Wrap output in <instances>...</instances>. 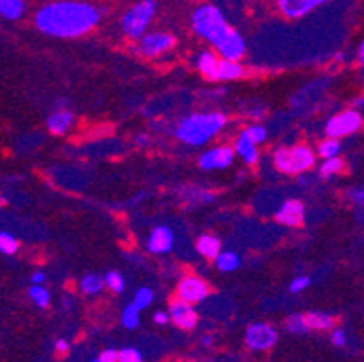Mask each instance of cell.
<instances>
[{"label":"cell","instance_id":"obj_31","mask_svg":"<svg viewBox=\"0 0 364 362\" xmlns=\"http://www.w3.org/2000/svg\"><path fill=\"white\" fill-rule=\"evenodd\" d=\"M152 299H154V294H152L151 288L144 287V288H140V290H138L136 294H134V299H132V304L140 308V310H145V308H147V307H151Z\"/></svg>","mask_w":364,"mask_h":362},{"label":"cell","instance_id":"obj_27","mask_svg":"<svg viewBox=\"0 0 364 362\" xmlns=\"http://www.w3.org/2000/svg\"><path fill=\"white\" fill-rule=\"evenodd\" d=\"M344 171V161L341 158H328L324 159L319 167V176L321 178H330L333 174H339V172Z\"/></svg>","mask_w":364,"mask_h":362},{"label":"cell","instance_id":"obj_1","mask_svg":"<svg viewBox=\"0 0 364 362\" xmlns=\"http://www.w3.org/2000/svg\"><path fill=\"white\" fill-rule=\"evenodd\" d=\"M102 22V9L87 0H53L35 13L38 31L55 38L89 35Z\"/></svg>","mask_w":364,"mask_h":362},{"label":"cell","instance_id":"obj_16","mask_svg":"<svg viewBox=\"0 0 364 362\" xmlns=\"http://www.w3.org/2000/svg\"><path fill=\"white\" fill-rule=\"evenodd\" d=\"M73 122H75V116L73 112L65 111V109H58V111L53 112L48 118V129L51 134L62 136L71 129Z\"/></svg>","mask_w":364,"mask_h":362},{"label":"cell","instance_id":"obj_24","mask_svg":"<svg viewBox=\"0 0 364 362\" xmlns=\"http://www.w3.org/2000/svg\"><path fill=\"white\" fill-rule=\"evenodd\" d=\"M240 257H237L236 252L232 250L221 252L216 259V267L220 268L221 272H234L236 268H240Z\"/></svg>","mask_w":364,"mask_h":362},{"label":"cell","instance_id":"obj_4","mask_svg":"<svg viewBox=\"0 0 364 362\" xmlns=\"http://www.w3.org/2000/svg\"><path fill=\"white\" fill-rule=\"evenodd\" d=\"M156 0H140L134 6H131L122 15L120 20L124 35L131 40H140L141 36L147 35V29L151 26L154 15H156Z\"/></svg>","mask_w":364,"mask_h":362},{"label":"cell","instance_id":"obj_30","mask_svg":"<svg viewBox=\"0 0 364 362\" xmlns=\"http://www.w3.org/2000/svg\"><path fill=\"white\" fill-rule=\"evenodd\" d=\"M122 323L129 330H134L138 323H140V308L134 307V304H129L124 310V315H122Z\"/></svg>","mask_w":364,"mask_h":362},{"label":"cell","instance_id":"obj_5","mask_svg":"<svg viewBox=\"0 0 364 362\" xmlns=\"http://www.w3.org/2000/svg\"><path fill=\"white\" fill-rule=\"evenodd\" d=\"M314 164H316V154L306 145L279 147L274 152V165L283 174H303V172L310 171L314 167Z\"/></svg>","mask_w":364,"mask_h":362},{"label":"cell","instance_id":"obj_33","mask_svg":"<svg viewBox=\"0 0 364 362\" xmlns=\"http://www.w3.org/2000/svg\"><path fill=\"white\" fill-rule=\"evenodd\" d=\"M243 134L252 139L254 144H263L264 139H267V129L263 125H248L243 131Z\"/></svg>","mask_w":364,"mask_h":362},{"label":"cell","instance_id":"obj_32","mask_svg":"<svg viewBox=\"0 0 364 362\" xmlns=\"http://www.w3.org/2000/svg\"><path fill=\"white\" fill-rule=\"evenodd\" d=\"M105 284H107L112 292H117V294H122V292L125 290V279L122 277L120 272H109V274L105 275Z\"/></svg>","mask_w":364,"mask_h":362},{"label":"cell","instance_id":"obj_40","mask_svg":"<svg viewBox=\"0 0 364 362\" xmlns=\"http://www.w3.org/2000/svg\"><path fill=\"white\" fill-rule=\"evenodd\" d=\"M55 350L58 351V353H68L69 351V344H68V341H64V339H60V341H56V344H55Z\"/></svg>","mask_w":364,"mask_h":362},{"label":"cell","instance_id":"obj_15","mask_svg":"<svg viewBox=\"0 0 364 362\" xmlns=\"http://www.w3.org/2000/svg\"><path fill=\"white\" fill-rule=\"evenodd\" d=\"M147 247L151 254H167L174 247V232L168 227H156L149 235Z\"/></svg>","mask_w":364,"mask_h":362},{"label":"cell","instance_id":"obj_42","mask_svg":"<svg viewBox=\"0 0 364 362\" xmlns=\"http://www.w3.org/2000/svg\"><path fill=\"white\" fill-rule=\"evenodd\" d=\"M136 144L138 145H149V144H151V138H149V134H138L136 136Z\"/></svg>","mask_w":364,"mask_h":362},{"label":"cell","instance_id":"obj_37","mask_svg":"<svg viewBox=\"0 0 364 362\" xmlns=\"http://www.w3.org/2000/svg\"><path fill=\"white\" fill-rule=\"evenodd\" d=\"M350 199H352L353 203L355 205H360L363 207L364 205V188H353V191L348 192Z\"/></svg>","mask_w":364,"mask_h":362},{"label":"cell","instance_id":"obj_29","mask_svg":"<svg viewBox=\"0 0 364 362\" xmlns=\"http://www.w3.org/2000/svg\"><path fill=\"white\" fill-rule=\"evenodd\" d=\"M18 239L15 238L13 234H9V232H2L0 234V250H2V254L6 255H13L18 252Z\"/></svg>","mask_w":364,"mask_h":362},{"label":"cell","instance_id":"obj_13","mask_svg":"<svg viewBox=\"0 0 364 362\" xmlns=\"http://www.w3.org/2000/svg\"><path fill=\"white\" fill-rule=\"evenodd\" d=\"M216 51L220 53L225 60H236V62H240L245 56V51H247V42H245L243 35L232 28L230 33L221 40L220 46L216 48Z\"/></svg>","mask_w":364,"mask_h":362},{"label":"cell","instance_id":"obj_7","mask_svg":"<svg viewBox=\"0 0 364 362\" xmlns=\"http://www.w3.org/2000/svg\"><path fill=\"white\" fill-rule=\"evenodd\" d=\"M360 125H363V116H360V112L350 109V111H344L332 116L328 119L326 127H324V132H326L328 138H343V136H350L359 131Z\"/></svg>","mask_w":364,"mask_h":362},{"label":"cell","instance_id":"obj_22","mask_svg":"<svg viewBox=\"0 0 364 362\" xmlns=\"http://www.w3.org/2000/svg\"><path fill=\"white\" fill-rule=\"evenodd\" d=\"M306 324H309L310 330H330V328L336 324V319L328 314H323V312H310L306 314Z\"/></svg>","mask_w":364,"mask_h":362},{"label":"cell","instance_id":"obj_20","mask_svg":"<svg viewBox=\"0 0 364 362\" xmlns=\"http://www.w3.org/2000/svg\"><path fill=\"white\" fill-rule=\"evenodd\" d=\"M221 60L218 58L216 53L213 51H205L201 53L200 58H198V69H200L201 75L205 76L210 82H216V75H218V68H220Z\"/></svg>","mask_w":364,"mask_h":362},{"label":"cell","instance_id":"obj_11","mask_svg":"<svg viewBox=\"0 0 364 362\" xmlns=\"http://www.w3.org/2000/svg\"><path fill=\"white\" fill-rule=\"evenodd\" d=\"M276 2L277 9H279V13L284 18L296 20L303 18V16L312 13L314 9L321 8V6L330 2V0H276Z\"/></svg>","mask_w":364,"mask_h":362},{"label":"cell","instance_id":"obj_34","mask_svg":"<svg viewBox=\"0 0 364 362\" xmlns=\"http://www.w3.org/2000/svg\"><path fill=\"white\" fill-rule=\"evenodd\" d=\"M120 362H141V353L134 348H124L120 351Z\"/></svg>","mask_w":364,"mask_h":362},{"label":"cell","instance_id":"obj_14","mask_svg":"<svg viewBox=\"0 0 364 362\" xmlns=\"http://www.w3.org/2000/svg\"><path fill=\"white\" fill-rule=\"evenodd\" d=\"M277 223L287 225V227H299L304 221V205L299 199H289L281 205L276 214Z\"/></svg>","mask_w":364,"mask_h":362},{"label":"cell","instance_id":"obj_19","mask_svg":"<svg viewBox=\"0 0 364 362\" xmlns=\"http://www.w3.org/2000/svg\"><path fill=\"white\" fill-rule=\"evenodd\" d=\"M196 248L203 257L210 259V261H216L218 255L221 254V241L220 238H216V235L203 234L200 235V239H198Z\"/></svg>","mask_w":364,"mask_h":362},{"label":"cell","instance_id":"obj_6","mask_svg":"<svg viewBox=\"0 0 364 362\" xmlns=\"http://www.w3.org/2000/svg\"><path fill=\"white\" fill-rule=\"evenodd\" d=\"M174 44H176V38H174L172 33L151 31L138 40L136 51L141 56H147V58H156V56L171 51L174 48Z\"/></svg>","mask_w":364,"mask_h":362},{"label":"cell","instance_id":"obj_45","mask_svg":"<svg viewBox=\"0 0 364 362\" xmlns=\"http://www.w3.org/2000/svg\"><path fill=\"white\" fill-rule=\"evenodd\" d=\"M92 362H102V361H100V358H95V361H92Z\"/></svg>","mask_w":364,"mask_h":362},{"label":"cell","instance_id":"obj_38","mask_svg":"<svg viewBox=\"0 0 364 362\" xmlns=\"http://www.w3.org/2000/svg\"><path fill=\"white\" fill-rule=\"evenodd\" d=\"M332 343L339 348H343L344 344H346V334H344V330H333L332 331Z\"/></svg>","mask_w":364,"mask_h":362},{"label":"cell","instance_id":"obj_39","mask_svg":"<svg viewBox=\"0 0 364 362\" xmlns=\"http://www.w3.org/2000/svg\"><path fill=\"white\" fill-rule=\"evenodd\" d=\"M168 321H171V314H167V312H156L154 314V323L160 324V326H165Z\"/></svg>","mask_w":364,"mask_h":362},{"label":"cell","instance_id":"obj_25","mask_svg":"<svg viewBox=\"0 0 364 362\" xmlns=\"http://www.w3.org/2000/svg\"><path fill=\"white\" fill-rule=\"evenodd\" d=\"M29 297L33 299V303L36 304L38 308H48L49 303H51V294L46 287L42 284H33L29 288Z\"/></svg>","mask_w":364,"mask_h":362},{"label":"cell","instance_id":"obj_35","mask_svg":"<svg viewBox=\"0 0 364 362\" xmlns=\"http://www.w3.org/2000/svg\"><path fill=\"white\" fill-rule=\"evenodd\" d=\"M309 284H310V279L304 277V275H301V277H296L292 283H290V292H292V294H299V292L306 290V288H309Z\"/></svg>","mask_w":364,"mask_h":362},{"label":"cell","instance_id":"obj_18","mask_svg":"<svg viewBox=\"0 0 364 362\" xmlns=\"http://www.w3.org/2000/svg\"><path fill=\"white\" fill-rule=\"evenodd\" d=\"M245 76V68L236 62V60H221L220 68H218L216 82H232Z\"/></svg>","mask_w":364,"mask_h":362},{"label":"cell","instance_id":"obj_21","mask_svg":"<svg viewBox=\"0 0 364 362\" xmlns=\"http://www.w3.org/2000/svg\"><path fill=\"white\" fill-rule=\"evenodd\" d=\"M26 13L24 0H0V15L6 20H21Z\"/></svg>","mask_w":364,"mask_h":362},{"label":"cell","instance_id":"obj_36","mask_svg":"<svg viewBox=\"0 0 364 362\" xmlns=\"http://www.w3.org/2000/svg\"><path fill=\"white\" fill-rule=\"evenodd\" d=\"M102 362H120V351L117 350H105L100 355Z\"/></svg>","mask_w":364,"mask_h":362},{"label":"cell","instance_id":"obj_41","mask_svg":"<svg viewBox=\"0 0 364 362\" xmlns=\"http://www.w3.org/2000/svg\"><path fill=\"white\" fill-rule=\"evenodd\" d=\"M31 283H35V284L46 283V274H44V272H35V274L31 275Z\"/></svg>","mask_w":364,"mask_h":362},{"label":"cell","instance_id":"obj_28","mask_svg":"<svg viewBox=\"0 0 364 362\" xmlns=\"http://www.w3.org/2000/svg\"><path fill=\"white\" fill-rule=\"evenodd\" d=\"M287 330L292 331V334H306L310 330L309 324H306V315L301 314H292L287 319Z\"/></svg>","mask_w":364,"mask_h":362},{"label":"cell","instance_id":"obj_10","mask_svg":"<svg viewBox=\"0 0 364 362\" xmlns=\"http://www.w3.org/2000/svg\"><path fill=\"white\" fill-rule=\"evenodd\" d=\"M236 149L228 147V145H220V147L208 149L207 152L200 156V165L203 171H218V169H227L234 164V156H236Z\"/></svg>","mask_w":364,"mask_h":362},{"label":"cell","instance_id":"obj_2","mask_svg":"<svg viewBox=\"0 0 364 362\" xmlns=\"http://www.w3.org/2000/svg\"><path fill=\"white\" fill-rule=\"evenodd\" d=\"M227 124L223 112H196L183 118L176 127V138L193 147L207 144Z\"/></svg>","mask_w":364,"mask_h":362},{"label":"cell","instance_id":"obj_9","mask_svg":"<svg viewBox=\"0 0 364 362\" xmlns=\"http://www.w3.org/2000/svg\"><path fill=\"white\" fill-rule=\"evenodd\" d=\"M208 294H210V287L205 279L198 275H185L178 284V297L191 304L201 303L203 299L208 297Z\"/></svg>","mask_w":364,"mask_h":362},{"label":"cell","instance_id":"obj_12","mask_svg":"<svg viewBox=\"0 0 364 362\" xmlns=\"http://www.w3.org/2000/svg\"><path fill=\"white\" fill-rule=\"evenodd\" d=\"M168 312H171V319L174 321L178 328L181 330H193L198 324V314L194 310V307L183 299H174L168 307Z\"/></svg>","mask_w":364,"mask_h":362},{"label":"cell","instance_id":"obj_8","mask_svg":"<svg viewBox=\"0 0 364 362\" xmlns=\"http://www.w3.org/2000/svg\"><path fill=\"white\" fill-rule=\"evenodd\" d=\"M245 343H247V346L250 348V350H270V348L277 343V331L274 330L270 324H250L247 330V335H245Z\"/></svg>","mask_w":364,"mask_h":362},{"label":"cell","instance_id":"obj_3","mask_svg":"<svg viewBox=\"0 0 364 362\" xmlns=\"http://www.w3.org/2000/svg\"><path fill=\"white\" fill-rule=\"evenodd\" d=\"M194 33L207 40L213 48H218L221 40L230 33V26H228L227 18L221 13V9L214 4H200L193 13L191 18Z\"/></svg>","mask_w":364,"mask_h":362},{"label":"cell","instance_id":"obj_17","mask_svg":"<svg viewBox=\"0 0 364 362\" xmlns=\"http://www.w3.org/2000/svg\"><path fill=\"white\" fill-rule=\"evenodd\" d=\"M236 152L243 158V161L250 167L257 164V159H259V152H257V144H254L252 139L247 138V136L241 132L236 139Z\"/></svg>","mask_w":364,"mask_h":362},{"label":"cell","instance_id":"obj_43","mask_svg":"<svg viewBox=\"0 0 364 362\" xmlns=\"http://www.w3.org/2000/svg\"><path fill=\"white\" fill-rule=\"evenodd\" d=\"M359 62L360 64H364V42L359 46Z\"/></svg>","mask_w":364,"mask_h":362},{"label":"cell","instance_id":"obj_44","mask_svg":"<svg viewBox=\"0 0 364 362\" xmlns=\"http://www.w3.org/2000/svg\"><path fill=\"white\" fill-rule=\"evenodd\" d=\"M203 344L205 346H210V344H213V337H210V335H207V337L203 339Z\"/></svg>","mask_w":364,"mask_h":362},{"label":"cell","instance_id":"obj_26","mask_svg":"<svg viewBox=\"0 0 364 362\" xmlns=\"http://www.w3.org/2000/svg\"><path fill=\"white\" fill-rule=\"evenodd\" d=\"M339 152H341V142L337 138L323 139V142L319 144V147H317V154L324 159L336 158Z\"/></svg>","mask_w":364,"mask_h":362},{"label":"cell","instance_id":"obj_23","mask_svg":"<svg viewBox=\"0 0 364 362\" xmlns=\"http://www.w3.org/2000/svg\"><path fill=\"white\" fill-rule=\"evenodd\" d=\"M104 287H107V284H105V279L100 277L98 274L85 275L80 281V290L87 295L100 294V292L104 290Z\"/></svg>","mask_w":364,"mask_h":362}]
</instances>
